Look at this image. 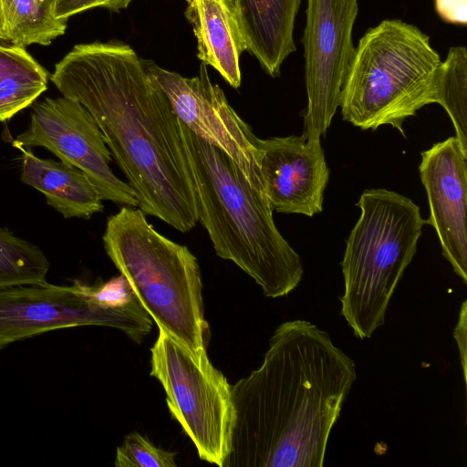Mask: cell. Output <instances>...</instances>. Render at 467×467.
Returning a JSON list of instances; mask_svg holds the SVG:
<instances>
[{
  "instance_id": "cell-1",
  "label": "cell",
  "mask_w": 467,
  "mask_h": 467,
  "mask_svg": "<svg viewBox=\"0 0 467 467\" xmlns=\"http://www.w3.org/2000/svg\"><path fill=\"white\" fill-rule=\"evenodd\" d=\"M50 79L91 114L138 208L182 233L192 230L198 202L179 118L135 50L119 41L77 45Z\"/></svg>"
},
{
  "instance_id": "cell-2",
  "label": "cell",
  "mask_w": 467,
  "mask_h": 467,
  "mask_svg": "<svg viewBox=\"0 0 467 467\" xmlns=\"http://www.w3.org/2000/svg\"><path fill=\"white\" fill-rule=\"evenodd\" d=\"M357 379L353 359L307 320L280 324L261 366L231 385L235 410L223 467H321Z\"/></svg>"
},
{
  "instance_id": "cell-3",
  "label": "cell",
  "mask_w": 467,
  "mask_h": 467,
  "mask_svg": "<svg viewBox=\"0 0 467 467\" xmlns=\"http://www.w3.org/2000/svg\"><path fill=\"white\" fill-rule=\"evenodd\" d=\"M179 125L197 194L198 222L216 254L239 266L265 296H287L302 280L303 264L275 226L264 190L223 150L181 119Z\"/></svg>"
},
{
  "instance_id": "cell-4",
  "label": "cell",
  "mask_w": 467,
  "mask_h": 467,
  "mask_svg": "<svg viewBox=\"0 0 467 467\" xmlns=\"http://www.w3.org/2000/svg\"><path fill=\"white\" fill-rule=\"evenodd\" d=\"M102 240L159 329L193 354L206 351L201 270L189 248L161 234L140 208L130 206L108 218Z\"/></svg>"
},
{
  "instance_id": "cell-5",
  "label": "cell",
  "mask_w": 467,
  "mask_h": 467,
  "mask_svg": "<svg viewBox=\"0 0 467 467\" xmlns=\"http://www.w3.org/2000/svg\"><path fill=\"white\" fill-rule=\"evenodd\" d=\"M441 59L430 37L400 19H385L361 36L340 95L344 120L361 130L403 122L434 103Z\"/></svg>"
},
{
  "instance_id": "cell-6",
  "label": "cell",
  "mask_w": 467,
  "mask_h": 467,
  "mask_svg": "<svg viewBox=\"0 0 467 467\" xmlns=\"http://www.w3.org/2000/svg\"><path fill=\"white\" fill-rule=\"evenodd\" d=\"M360 216L341 262L344 292L340 314L355 337L366 339L385 322L404 271L417 251L426 220L408 197L387 189L363 192Z\"/></svg>"
},
{
  "instance_id": "cell-7",
  "label": "cell",
  "mask_w": 467,
  "mask_h": 467,
  "mask_svg": "<svg viewBox=\"0 0 467 467\" xmlns=\"http://www.w3.org/2000/svg\"><path fill=\"white\" fill-rule=\"evenodd\" d=\"M104 326L140 343L150 332V316L126 278L70 285L47 282L0 287V349L57 329Z\"/></svg>"
},
{
  "instance_id": "cell-8",
  "label": "cell",
  "mask_w": 467,
  "mask_h": 467,
  "mask_svg": "<svg viewBox=\"0 0 467 467\" xmlns=\"http://www.w3.org/2000/svg\"><path fill=\"white\" fill-rule=\"evenodd\" d=\"M150 352V376L162 385L171 416L193 442L199 458L223 467L235 420L226 378L206 351L193 354L161 329Z\"/></svg>"
},
{
  "instance_id": "cell-9",
  "label": "cell",
  "mask_w": 467,
  "mask_h": 467,
  "mask_svg": "<svg viewBox=\"0 0 467 467\" xmlns=\"http://www.w3.org/2000/svg\"><path fill=\"white\" fill-rule=\"evenodd\" d=\"M304 47L307 106L304 135L320 140L339 107L343 84L353 58V26L358 0H306Z\"/></svg>"
},
{
  "instance_id": "cell-10",
  "label": "cell",
  "mask_w": 467,
  "mask_h": 467,
  "mask_svg": "<svg viewBox=\"0 0 467 467\" xmlns=\"http://www.w3.org/2000/svg\"><path fill=\"white\" fill-rule=\"evenodd\" d=\"M18 147H43L60 161L83 171L103 201L138 207L135 192L109 167L112 155L88 110L65 97L46 98L33 107L29 127L14 140Z\"/></svg>"
},
{
  "instance_id": "cell-11",
  "label": "cell",
  "mask_w": 467,
  "mask_h": 467,
  "mask_svg": "<svg viewBox=\"0 0 467 467\" xmlns=\"http://www.w3.org/2000/svg\"><path fill=\"white\" fill-rule=\"evenodd\" d=\"M150 76L170 100L177 117L194 134L223 150L246 178L263 188L259 175V138L229 104L223 90L213 84L207 66L186 78L165 69L154 61L142 59Z\"/></svg>"
},
{
  "instance_id": "cell-12",
  "label": "cell",
  "mask_w": 467,
  "mask_h": 467,
  "mask_svg": "<svg viewBox=\"0 0 467 467\" xmlns=\"http://www.w3.org/2000/svg\"><path fill=\"white\" fill-rule=\"evenodd\" d=\"M259 175L274 211L309 217L322 212L329 180L320 140L301 136L259 139Z\"/></svg>"
},
{
  "instance_id": "cell-13",
  "label": "cell",
  "mask_w": 467,
  "mask_h": 467,
  "mask_svg": "<svg viewBox=\"0 0 467 467\" xmlns=\"http://www.w3.org/2000/svg\"><path fill=\"white\" fill-rule=\"evenodd\" d=\"M419 167L425 188L431 224L442 255L467 284V153L456 137L435 143L420 153Z\"/></svg>"
},
{
  "instance_id": "cell-14",
  "label": "cell",
  "mask_w": 467,
  "mask_h": 467,
  "mask_svg": "<svg viewBox=\"0 0 467 467\" xmlns=\"http://www.w3.org/2000/svg\"><path fill=\"white\" fill-rule=\"evenodd\" d=\"M185 17L197 41V57L234 88L242 81L240 56L247 51L234 0H188Z\"/></svg>"
},
{
  "instance_id": "cell-15",
  "label": "cell",
  "mask_w": 467,
  "mask_h": 467,
  "mask_svg": "<svg viewBox=\"0 0 467 467\" xmlns=\"http://www.w3.org/2000/svg\"><path fill=\"white\" fill-rule=\"evenodd\" d=\"M301 2L302 0H234L237 19L247 51L272 78L280 75L284 61L296 50L294 28Z\"/></svg>"
},
{
  "instance_id": "cell-16",
  "label": "cell",
  "mask_w": 467,
  "mask_h": 467,
  "mask_svg": "<svg viewBox=\"0 0 467 467\" xmlns=\"http://www.w3.org/2000/svg\"><path fill=\"white\" fill-rule=\"evenodd\" d=\"M17 149L23 153L21 182L41 192L64 218L89 219L103 211L100 194L79 169Z\"/></svg>"
},
{
  "instance_id": "cell-17",
  "label": "cell",
  "mask_w": 467,
  "mask_h": 467,
  "mask_svg": "<svg viewBox=\"0 0 467 467\" xmlns=\"http://www.w3.org/2000/svg\"><path fill=\"white\" fill-rule=\"evenodd\" d=\"M1 1L7 41L14 46H48L66 32L67 19L56 16V0Z\"/></svg>"
},
{
  "instance_id": "cell-18",
  "label": "cell",
  "mask_w": 467,
  "mask_h": 467,
  "mask_svg": "<svg viewBox=\"0 0 467 467\" xmlns=\"http://www.w3.org/2000/svg\"><path fill=\"white\" fill-rule=\"evenodd\" d=\"M434 103L448 113L455 137L467 153V49L464 46L449 48L438 70Z\"/></svg>"
},
{
  "instance_id": "cell-19",
  "label": "cell",
  "mask_w": 467,
  "mask_h": 467,
  "mask_svg": "<svg viewBox=\"0 0 467 467\" xmlns=\"http://www.w3.org/2000/svg\"><path fill=\"white\" fill-rule=\"evenodd\" d=\"M49 266L37 245L0 227V287L46 283Z\"/></svg>"
},
{
  "instance_id": "cell-20",
  "label": "cell",
  "mask_w": 467,
  "mask_h": 467,
  "mask_svg": "<svg viewBox=\"0 0 467 467\" xmlns=\"http://www.w3.org/2000/svg\"><path fill=\"white\" fill-rule=\"evenodd\" d=\"M47 76L14 75L0 81V122L30 106L46 89Z\"/></svg>"
},
{
  "instance_id": "cell-21",
  "label": "cell",
  "mask_w": 467,
  "mask_h": 467,
  "mask_svg": "<svg viewBox=\"0 0 467 467\" xmlns=\"http://www.w3.org/2000/svg\"><path fill=\"white\" fill-rule=\"evenodd\" d=\"M117 467H176L175 453L153 445L137 431L128 434L117 448Z\"/></svg>"
},
{
  "instance_id": "cell-22",
  "label": "cell",
  "mask_w": 467,
  "mask_h": 467,
  "mask_svg": "<svg viewBox=\"0 0 467 467\" xmlns=\"http://www.w3.org/2000/svg\"><path fill=\"white\" fill-rule=\"evenodd\" d=\"M47 76L43 68L23 47L0 45V81L14 75Z\"/></svg>"
},
{
  "instance_id": "cell-23",
  "label": "cell",
  "mask_w": 467,
  "mask_h": 467,
  "mask_svg": "<svg viewBox=\"0 0 467 467\" xmlns=\"http://www.w3.org/2000/svg\"><path fill=\"white\" fill-rule=\"evenodd\" d=\"M132 0H56L55 12L58 18L68 17L83 11L103 7L111 11H119L129 6Z\"/></svg>"
},
{
  "instance_id": "cell-24",
  "label": "cell",
  "mask_w": 467,
  "mask_h": 467,
  "mask_svg": "<svg viewBox=\"0 0 467 467\" xmlns=\"http://www.w3.org/2000/svg\"><path fill=\"white\" fill-rule=\"evenodd\" d=\"M435 11L446 23L467 25V0H434Z\"/></svg>"
},
{
  "instance_id": "cell-25",
  "label": "cell",
  "mask_w": 467,
  "mask_h": 467,
  "mask_svg": "<svg viewBox=\"0 0 467 467\" xmlns=\"http://www.w3.org/2000/svg\"><path fill=\"white\" fill-rule=\"evenodd\" d=\"M453 337L457 343L459 352H460V360L462 368V374L464 382L466 383L467 379V361H466V350H467V301L464 300L462 304V307L460 309L459 319L454 327Z\"/></svg>"
},
{
  "instance_id": "cell-26",
  "label": "cell",
  "mask_w": 467,
  "mask_h": 467,
  "mask_svg": "<svg viewBox=\"0 0 467 467\" xmlns=\"http://www.w3.org/2000/svg\"><path fill=\"white\" fill-rule=\"evenodd\" d=\"M0 40L7 41L5 21L3 11L2 1L0 0Z\"/></svg>"
}]
</instances>
